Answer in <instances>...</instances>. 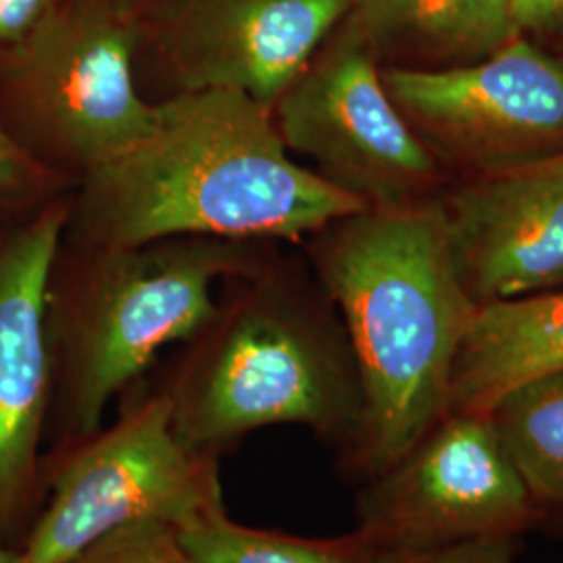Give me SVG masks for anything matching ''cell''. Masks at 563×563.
Wrapping results in <instances>:
<instances>
[{
  "instance_id": "1",
  "label": "cell",
  "mask_w": 563,
  "mask_h": 563,
  "mask_svg": "<svg viewBox=\"0 0 563 563\" xmlns=\"http://www.w3.org/2000/svg\"><path fill=\"white\" fill-rule=\"evenodd\" d=\"M365 209L292 162L272 107L201 90L162 99L141 141L78 181L63 241H299Z\"/></svg>"
},
{
  "instance_id": "2",
  "label": "cell",
  "mask_w": 563,
  "mask_h": 563,
  "mask_svg": "<svg viewBox=\"0 0 563 563\" xmlns=\"http://www.w3.org/2000/svg\"><path fill=\"white\" fill-rule=\"evenodd\" d=\"M325 228L318 272L341 313L363 402L341 465L367 483L449 413L453 367L478 305L460 278L443 207H369Z\"/></svg>"
},
{
  "instance_id": "3",
  "label": "cell",
  "mask_w": 563,
  "mask_h": 563,
  "mask_svg": "<svg viewBox=\"0 0 563 563\" xmlns=\"http://www.w3.org/2000/svg\"><path fill=\"white\" fill-rule=\"evenodd\" d=\"M263 263L260 241H63L46 301L53 367L46 451L99 432L109 402L141 378L162 349L201 328L225 282Z\"/></svg>"
},
{
  "instance_id": "4",
  "label": "cell",
  "mask_w": 563,
  "mask_h": 563,
  "mask_svg": "<svg viewBox=\"0 0 563 563\" xmlns=\"http://www.w3.org/2000/svg\"><path fill=\"white\" fill-rule=\"evenodd\" d=\"M159 390L192 451L222 457L255 430L297 423L351 451L362 386L344 328L316 313L269 263L225 282L213 313L180 342Z\"/></svg>"
},
{
  "instance_id": "5",
  "label": "cell",
  "mask_w": 563,
  "mask_h": 563,
  "mask_svg": "<svg viewBox=\"0 0 563 563\" xmlns=\"http://www.w3.org/2000/svg\"><path fill=\"white\" fill-rule=\"evenodd\" d=\"M141 32L115 0H65L0 69L9 134L57 176L80 181L153 128L157 102L136 84Z\"/></svg>"
},
{
  "instance_id": "6",
  "label": "cell",
  "mask_w": 563,
  "mask_h": 563,
  "mask_svg": "<svg viewBox=\"0 0 563 563\" xmlns=\"http://www.w3.org/2000/svg\"><path fill=\"white\" fill-rule=\"evenodd\" d=\"M220 460L188 449L162 390L132 397L92 437L44 451L46 499L15 563H67L128 523H180L223 504Z\"/></svg>"
},
{
  "instance_id": "7",
  "label": "cell",
  "mask_w": 563,
  "mask_h": 563,
  "mask_svg": "<svg viewBox=\"0 0 563 563\" xmlns=\"http://www.w3.org/2000/svg\"><path fill=\"white\" fill-rule=\"evenodd\" d=\"M543 518L486 413H449L357 499V528L383 555L518 539Z\"/></svg>"
},
{
  "instance_id": "8",
  "label": "cell",
  "mask_w": 563,
  "mask_h": 563,
  "mask_svg": "<svg viewBox=\"0 0 563 563\" xmlns=\"http://www.w3.org/2000/svg\"><path fill=\"white\" fill-rule=\"evenodd\" d=\"M272 113L288 151L369 207L413 202L437 174L432 153L388 97L376 53L349 25Z\"/></svg>"
},
{
  "instance_id": "9",
  "label": "cell",
  "mask_w": 563,
  "mask_h": 563,
  "mask_svg": "<svg viewBox=\"0 0 563 563\" xmlns=\"http://www.w3.org/2000/svg\"><path fill=\"white\" fill-rule=\"evenodd\" d=\"M383 81L418 136L484 172L563 151V65L528 42L443 69L386 67Z\"/></svg>"
},
{
  "instance_id": "10",
  "label": "cell",
  "mask_w": 563,
  "mask_h": 563,
  "mask_svg": "<svg viewBox=\"0 0 563 563\" xmlns=\"http://www.w3.org/2000/svg\"><path fill=\"white\" fill-rule=\"evenodd\" d=\"M69 211L71 197H53L0 239V544L15 551L46 499L42 444L53 397L46 301Z\"/></svg>"
},
{
  "instance_id": "11",
  "label": "cell",
  "mask_w": 563,
  "mask_h": 563,
  "mask_svg": "<svg viewBox=\"0 0 563 563\" xmlns=\"http://www.w3.org/2000/svg\"><path fill=\"white\" fill-rule=\"evenodd\" d=\"M349 9L351 0H178L157 36L167 97L234 90L274 107Z\"/></svg>"
},
{
  "instance_id": "12",
  "label": "cell",
  "mask_w": 563,
  "mask_h": 563,
  "mask_svg": "<svg viewBox=\"0 0 563 563\" xmlns=\"http://www.w3.org/2000/svg\"><path fill=\"white\" fill-rule=\"evenodd\" d=\"M446 213L453 260L476 305L563 282V151L484 172Z\"/></svg>"
},
{
  "instance_id": "13",
  "label": "cell",
  "mask_w": 563,
  "mask_h": 563,
  "mask_svg": "<svg viewBox=\"0 0 563 563\" xmlns=\"http://www.w3.org/2000/svg\"><path fill=\"white\" fill-rule=\"evenodd\" d=\"M560 367L563 292L478 305L453 367L449 413H488L518 384Z\"/></svg>"
},
{
  "instance_id": "14",
  "label": "cell",
  "mask_w": 563,
  "mask_h": 563,
  "mask_svg": "<svg viewBox=\"0 0 563 563\" xmlns=\"http://www.w3.org/2000/svg\"><path fill=\"white\" fill-rule=\"evenodd\" d=\"M344 20L374 53L399 46L443 59H486L518 32L514 0H351Z\"/></svg>"
},
{
  "instance_id": "15",
  "label": "cell",
  "mask_w": 563,
  "mask_h": 563,
  "mask_svg": "<svg viewBox=\"0 0 563 563\" xmlns=\"http://www.w3.org/2000/svg\"><path fill=\"white\" fill-rule=\"evenodd\" d=\"M486 416L541 514H563V367L518 384Z\"/></svg>"
},
{
  "instance_id": "16",
  "label": "cell",
  "mask_w": 563,
  "mask_h": 563,
  "mask_svg": "<svg viewBox=\"0 0 563 563\" xmlns=\"http://www.w3.org/2000/svg\"><path fill=\"white\" fill-rule=\"evenodd\" d=\"M174 528L192 563H383V553L355 530L336 539L295 537L234 522L223 504Z\"/></svg>"
},
{
  "instance_id": "17",
  "label": "cell",
  "mask_w": 563,
  "mask_h": 563,
  "mask_svg": "<svg viewBox=\"0 0 563 563\" xmlns=\"http://www.w3.org/2000/svg\"><path fill=\"white\" fill-rule=\"evenodd\" d=\"M67 563H192L174 523L144 520L118 528Z\"/></svg>"
},
{
  "instance_id": "18",
  "label": "cell",
  "mask_w": 563,
  "mask_h": 563,
  "mask_svg": "<svg viewBox=\"0 0 563 563\" xmlns=\"http://www.w3.org/2000/svg\"><path fill=\"white\" fill-rule=\"evenodd\" d=\"M59 176L42 165L0 123V207L38 199Z\"/></svg>"
},
{
  "instance_id": "19",
  "label": "cell",
  "mask_w": 563,
  "mask_h": 563,
  "mask_svg": "<svg viewBox=\"0 0 563 563\" xmlns=\"http://www.w3.org/2000/svg\"><path fill=\"white\" fill-rule=\"evenodd\" d=\"M65 0H0V69L20 55Z\"/></svg>"
},
{
  "instance_id": "20",
  "label": "cell",
  "mask_w": 563,
  "mask_h": 563,
  "mask_svg": "<svg viewBox=\"0 0 563 563\" xmlns=\"http://www.w3.org/2000/svg\"><path fill=\"white\" fill-rule=\"evenodd\" d=\"M516 539H495L476 543L455 544L446 549L422 551V553H402V555H383V563H516Z\"/></svg>"
},
{
  "instance_id": "21",
  "label": "cell",
  "mask_w": 563,
  "mask_h": 563,
  "mask_svg": "<svg viewBox=\"0 0 563 563\" xmlns=\"http://www.w3.org/2000/svg\"><path fill=\"white\" fill-rule=\"evenodd\" d=\"M563 0H526L522 9L516 13V23L520 27H530L544 23L553 18L558 11H562Z\"/></svg>"
},
{
  "instance_id": "22",
  "label": "cell",
  "mask_w": 563,
  "mask_h": 563,
  "mask_svg": "<svg viewBox=\"0 0 563 563\" xmlns=\"http://www.w3.org/2000/svg\"><path fill=\"white\" fill-rule=\"evenodd\" d=\"M15 560H18V551L0 544V563H15Z\"/></svg>"
},
{
  "instance_id": "23",
  "label": "cell",
  "mask_w": 563,
  "mask_h": 563,
  "mask_svg": "<svg viewBox=\"0 0 563 563\" xmlns=\"http://www.w3.org/2000/svg\"><path fill=\"white\" fill-rule=\"evenodd\" d=\"M523 2H526V0H514V18H516V13L522 9Z\"/></svg>"
}]
</instances>
